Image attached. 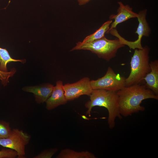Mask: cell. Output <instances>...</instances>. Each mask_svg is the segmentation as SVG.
<instances>
[{
    "instance_id": "cell-13",
    "label": "cell",
    "mask_w": 158,
    "mask_h": 158,
    "mask_svg": "<svg viewBox=\"0 0 158 158\" xmlns=\"http://www.w3.org/2000/svg\"><path fill=\"white\" fill-rule=\"evenodd\" d=\"M95 155L89 151L77 152L66 148L62 150L56 158H95Z\"/></svg>"
},
{
    "instance_id": "cell-15",
    "label": "cell",
    "mask_w": 158,
    "mask_h": 158,
    "mask_svg": "<svg viewBox=\"0 0 158 158\" xmlns=\"http://www.w3.org/2000/svg\"><path fill=\"white\" fill-rule=\"evenodd\" d=\"M20 62L24 63L25 60L16 59L12 58L6 49L0 47V71L4 72H8L7 68V63L11 62Z\"/></svg>"
},
{
    "instance_id": "cell-20",
    "label": "cell",
    "mask_w": 158,
    "mask_h": 158,
    "mask_svg": "<svg viewBox=\"0 0 158 158\" xmlns=\"http://www.w3.org/2000/svg\"><path fill=\"white\" fill-rule=\"evenodd\" d=\"M79 5H84L88 2L90 0H77Z\"/></svg>"
},
{
    "instance_id": "cell-2",
    "label": "cell",
    "mask_w": 158,
    "mask_h": 158,
    "mask_svg": "<svg viewBox=\"0 0 158 158\" xmlns=\"http://www.w3.org/2000/svg\"><path fill=\"white\" fill-rule=\"evenodd\" d=\"M89 96L90 100L85 104L87 109L86 115L90 117L92 109L94 107L97 106L106 108L108 112L109 127L110 129L113 128L115 125L116 118H122L119 112L116 92L102 89L92 90Z\"/></svg>"
},
{
    "instance_id": "cell-12",
    "label": "cell",
    "mask_w": 158,
    "mask_h": 158,
    "mask_svg": "<svg viewBox=\"0 0 158 158\" xmlns=\"http://www.w3.org/2000/svg\"><path fill=\"white\" fill-rule=\"evenodd\" d=\"M150 71L144 78L146 87L158 95V60H156L150 63Z\"/></svg>"
},
{
    "instance_id": "cell-6",
    "label": "cell",
    "mask_w": 158,
    "mask_h": 158,
    "mask_svg": "<svg viewBox=\"0 0 158 158\" xmlns=\"http://www.w3.org/2000/svg\"><path fill=\"white\" fill-rule=\"evenodd\" d=\"M126 79L124 77L116 73L109 67L103 76L96 80H90V84L92 90L117 92L126 86Z\"/></svg>"
},
{
    "instance_id": "cell-19",
    "label": "cell",
    "mask_w": 158,
    "mask_h": 158,
    "mask_svg": "<svg viewBox=\"0 0 158 158\" xmlns=\"http://www.w3.org/2000/svg\"><path fill=\"white\" fill-rule=\"evenodd\" d=\"M15 70H11V71L4 72L0 71V80L2 84L4 85H6L8 82L9 78L12 76L15 73Z\"/></svg>"
},
{
    "instance_id": "cell-9",
    "label": "cell",
    "mask_w": 158,
    "mask_h": 158,
    "mask_svg": "<svg viewBox=\"0 0 158 158\" xmlns=\"http://www.w3.org/2000/svg\"><path fill=\"white\" fill-rule=\"evenodd\" d=\"M63 86L62 81L56 82V85L54 86L50 96L46 102V108L47 110H51L67 103L68 101L64 94Z\"/></svg>"
},
{
    "instance_id": "cell-3",
    "label": "cell",
    "mask_w": 158,
    "mask_h": 158,
    "mask_svg": "<svg viewBox=\"0 0 158 158\" xmlns=\"http://www.w3.org/2000/svg\"><path fill=\"white\" fill-rule=\"evenodd\" d=\"M150 49L146 46L142 49H135L130 62V72L126 79V86L142 84L144 78L151 71L149 53Z\"/></svg>"
},
{
    "instance_id": "cell-11",
    "label": "cell",
    "mask_w": 158,
    "mask_h": 158,
    "mask_svg": "<svg viewBox=\"0 0 158 158\" xmlns=\"http://www.w3.org/2000/svg\"><path fill=\"white\" fill-rule=\"evenodd\" d=\"M54 86L50 83H46L35 86L26 87L23 90L25 91L33 93L37 103L46 102L50 96Z\"/></svg>"
},
{
    "instance_id": "cell-4",
    "label": "cell",
    "mask_w": 158,
    "mask_h": 158,
    "mask_svg": "<svg viewBox=\"0 0 158 158\" xmlns=\"http://www.w3.org/2000/svg\"><path fill=\"white\" fill-rule=\"evenodd\" d=\"M125 46L118 39L109 40L104 36L89 42L83 43L78 42L71 51L82 49L90 50L99 58L109 61L115 56L118 49Z\"/></svg>"
},
{
    "instance_id": "cell-18",
    "label": "cell",
    "mask_w": 158,
    "mask_h": 158,
    "mask_svg": "<svg viewBox=\"0 0 158 158\" xmlns=\"http://www.w3.org/2000/svg\"><path fill=\"white\" fill-rule=\"evenodd\" d=\"M17 157V153L13 150L7 148L0 150V158H15Z\"/></svg>"
},
{
    "instance_id": "cell-1",
    "label": "cell",
    "mask_w": 158,
    "mask_h": 158,
    "mask_svg": "<svg viewBox=\"0 0 158 158\" xmlns=\"http://www.w3.org/2000/svg\"><path fill=\"white\" fill-rule=\"evenodd\" d=\"M119 112L122 116L127 117L145 110L141 104L144 100L158 99V95L145 85L138 84L125 86L116 92Z\"/></svg>"
},
{
    "instance_id": "cell-17",
    "label": "cell",
    "mask_w": 158,
    "mask_h": 158,
    "mask_svg": "<svg viewBox=\"0 0 158 158\" xmlns=\"http://www.w3.org/2000/svg\"><path fill=\"white\" fill-rule=\"evenodd\" d=\"M58 148L57 147L51 148L42 151L39 154L33 158H51L57 152Z\"/></svg>"
},
{
    "instance_id": "cell-7",
    "label": "cell",
    "mask_w": 158,
    "mask_h": 158,
    "mask_svg": "<svg viewBox=\"0 0 158 158\" xmlns=\"http://www.w3.org/2000/svg\"><path fill=\"white\" fill-rule=\"evenodd\" d=\"M146 9L140 11L137 17L139 24L135 33L138 35V39L135 41H128L122 37L119 34L117 35V37L123 44L127 45L130 49H142L141 41L143 36H149L151 33V29L147 22L146 16L147 13Z\"/></svg>"
},
{
    "instance_id": "cell-10",
    "label": "cell",
    "mask_w": 158,
    "mask_h": 158,
    "mask_svg": "<svg viewBox=\"0 0 158 158\" xmlns=\"http://www.w3.org/2000/svg\"><path fill=\"white\" fill-rule=\"evenodd\" d=\"M119 7L117 10L118 13L116 15L112 14L110 16V20L114 19V21L111 24L109 30L106 33L111 30L116 28L117 25L121 23L132 18H137L138 14L132 11V8L128 5H124L121 1L118 2Z\"/></svg>"
},
{
    "instance_id": "cell-8",
    "label": "cell",
    "mask_w": 158,
    "mask_h": 158,
    "mask_svg": "<svg viewBox=\"0 0 158 158\" xmlns=\"http://www.w3.org/2000/svg\"><path fill=\"white\" fill-rule=\"evenodd\" d=\"M66 98L68 101L73 100L80 96H89L92 90L90 78L84 77L72 83H66L63 86Z\"/></svg>"
},
{
    "instance_id": "cell-14",
    "label": "cell",
    "mask_w": 158,
    "mask_h": 158,
    "mask_svg": "<svg viewBox=\"0 0 158 158\" xmlns=\"http://www.w3.org/2000/svg\"><path fill=\"white\" fill-rule=\"evenodd\" d=\"M112 22V20H110L105 22L95 32L87 36L81 42L83 43L89 42L103 37L109 30Z\"/></svg>"
},
{
    "instance_id": "cell-16",
    "label": "cell",
    "mask_w": 158,
    "mask_h": 158,
    "mask_svg": "<svg viewBox=\"0 0 158 158\" xmlns=\"http://www.w3.org/2000/svg\"><path fill=\"white\" fill-rule=\"evenodd\" d=\"M11 130L9 122L0 120V139L8 137Z\"/></svg>"
},
{
    "instance_id": "cell-5",
    "label": "cell",
    "mask_w": 158,
    "mask_h": 158,
    "mask_svg": "<svg viewBox=\"0 0 158 158\" xmlns=\"http://www.w3.org/2000/svg\"><path fill=\"white\" fill-rule=\"evenodd\" d=\"M30 139V135L23 130L13 128L8 137L0 139V145L15 151L18 158H25V147Z\"/></svg>"
}]
</instances>
